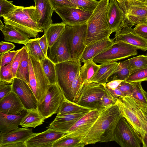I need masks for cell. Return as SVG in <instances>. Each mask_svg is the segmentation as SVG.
I'll list each match as a JSON object with an SVG mask.
<instances>
[{
	"mask_svg": "<svg viewBox=\"0 0 147 147\" xmlns=\"http://www.w3.org/2000/svg\"><path fill=\"white\" fill-rule=\"evenodd\" d=\"M0 29H1L3 28L4 25L1 20H0Z\"/></svg>",
	"mask_w": 147,
	"mask_h": 147,
	"instance_id": "obj_57",
	"label": "cell"
},
{
	"mask_svg": "<svg viewBox=\"0 0 147 147\" xmlns=\"http://www.w3.org/2000/svg\"><path fill=\"white\" fill-rule=\"evenodd\" d=\"M35 8L33 5L28 7L18 6L14 11L3 17L4 23L23 32L29 38L38 37V33L43 30L31 18Z\"/></svg>",
	"mask_w": 147,
	"mask_h": 147,
	"instance_id": "obj_3",
	"label": "cell"
},
{
	"mask_svg": "<svg viewBox=\"0 0 147 147\" xmlns=\"http://www.w3.org/2000/svg\"><path fill=\"white\" fill-rule=\"evenodd\" d=\"M84 84L79 74L73 80L71 84L70 91V101L76 103L77 101Z\"/></svg>",
	"mask_w": 147,
	"mask_h": 147,
	"instance_id": "obj_36",
	"label": "cell"
},
{
	"mask_svg": "<svg viewBox=\"0 0 147 147\" xmlns=\"http://www.w3.org/2000/svg\"><path fill=\"white\" fill-rule=\"evenodd\" d=\"M91 110L90 109L71 101L65 97L59 109L57 115L61 116L67 114L81 112H89Z\"/></svg>",
	"mask_w": 147,
	"mask_h": 147,
	"instance_id": "obj_29",
	"label": "cell"
},
{
	"mask_svg": "<svg viewBox=\"0 0 147 147\" xmlns=\"http://www.w3.org/2000/svg\"><path fill=\"white\" fill-rule=\"evenodd\" d=\"M133 29L137 34L144 37L147 38V24L141 23L137 24Z\"/></svg>",
	"mask_w": 147,
	"mask_h": 147,
	"instance_id": "obj_50",
	"label": "cell"
},
{
	"mask_svg": "<svg viewBox=\"0 0 147 147\" xmlns=\"http://www.w3.org/2000/svg\"><path fill=\"white\" fill-rule=\"evenodd\" d=\"M119 62L100 64V67L92 82L105 84L118 67Z\"/></svg>",
	"mask_w": 147,
	"mask_h": 147,
	"instance_id": "obj_28",
	"label": "cell"
},
{
	"mask_svg": "<svg viewBox=\"0 0 147 147\" xmlns=\"http://www.w3.org/2000/svg\"><path fill=\"white\" fill-rule=\"evenodd\" d=\"M114 141L121 147H140L141 138L122 115L113 133Z\"/></svg>",
	"mask_w": 147,
	"mask_h": 147,
	"instance_id": "obj_8",
	"label": "cell"
},
{
	"mask_svg": "<svg viewBox=\"0 0 147 147\" xmlns=\"http://www.w3.org/2000/svg\"><path fill=\"white\" fill-rule=\"evenodd\" d=\"M12 85V91L18 96L25 109L28 110L37 109L38 102L27 83L15 78Z\"/></svg>",
	"mask_w": 147,
	"mask_h": 147,
	"instance_id": "obj_16",
	"label": "cell"
},
{
	"mask_svg": "<svg viewBox=\"0 0 147 147\" xmlns=\"http://www.w3.org/2000/svg\"><path fill=\"white\" fill-rule=\"evenodd\" d=\"M39 42L40 46L45 55L47 57V51L49 48L47 38L45 34L39 38Z\"/></svg>",
	"mask_w": 147,
	"mask_h": 147,
	"instance_id": "obj_52",
	"label": "cell"
},
{
	"mask_svg": "<svg viewBox=\"0 0 147 147\" xmlns=\"http://www.w3.org/2000/svg\"><path fill=\"white\" fill-rule=\"evenodd\" d=\"M54 11L66 24L74 25L87 22L93 11L69 7L58 8Z\"/></svg>",
	"mask_w": 147,
	"mask_h": 147,
	"instance_id": "obj_20",
	"label": "cell"
},
{
	"mask_svg": "<svg viewBox=\"0 0 147 147\" xmlns=\"http://www.w3.org/2000/svg\"><path fill=\"white\" fill-rule=\"evenodd\" d=\"M39 38L29 39L25 46L28 53L36 59L41 61L47 57L43 52L39 45Z\"/></svg>",
	"mask_w": 147,
	"mask_h": 147,
	"instance_id": "obj_35",
	"label": "cell"
},
{
	"mask_svg": "<svg viewBox=\"0 0 147 147\" xmlns=\"http://www.w3.org/2000/svg\"><path fill=\"white\" fill-rule=\"evenodd\" d=\"M123 81L119 80H113L105 84L106 85L112 89H115L117 88Z\"/></svg>",
	"mask_w": 147,
	"mask_h": 147,
	"instance_id": "obj_54",
	"label": "cell"
},
{
	"mask_svg": "<svg viewBox=\"0 0 147 147\" xmlns=\"http://www.w3.org/2000/svg\"><path fill=\"white\" fill-rule=\"evenodd\" d=\"M141 142L142 147H147V132L146 131L144 137L141 140Z\"/></svg>",
	"mask_w": 147,
	"mask_h": 147,
	"instance_id": "obj_55",
	"label": "cell"
},
{
	"mask_svg": "<svg viewBox=\"0 0 147 147\" xmlns=\"http://www.w3.org/2000/svg\"><path fill=\"white\" fill-rule=\"evenodd\" d=\"M147 81V68L131 73L125 81L130 83L141 82Z\"/></svg>",
	"mask_w": 147,
	"mask_h": 147,
	"instance_id": "obj_41",
	"label": "cell"
},
{
	"mask_svg": "<svg viewBox=\"0 0 147 147\" xmlns=\"http://www.w3.org/2000/svg\"><path fill=\"white\" fill-rule=\"evenodd\" d=\"M12 83L0 80V100L12 91Z\"/></svg>",
	"mask_w": 147,
	"mask_h": 147,
	"instance_id": "obj_48",
	"label": "cell"
},
{
	"mask_svg": "<svg viewBox=\"0 0 147 147\" xmlns=\"http://www.w3.org/2000/svg\"><path fill=\"white\" fill-rule=\"evenodd\" d=\"M45 119L37 109H32L28 110V113L22 119L20 125L23 127L35 128L42 124Z\"/></svg>",
	"mask_w": 147,
	"mask_h": 147,
	"instance_id": "obj_30",
	"label": "cell"
},
{
	"mask_svg": "<svg viewBox=\"0 0 147 147\" xmlns=\"http://www.w3.org/2000/svg\"><path fill=\"white\" fill-rule=\"evenodd\" d=\"M116 0L117 1H118V2H120V3H121V2H123V1H125L126 0Z\"/></svg>",
	"mask_w": 147,
	"mask_h": 147,
	"instance_id": "obj_59",
	"label": "cell"
},
{
	"mask_svg": "<svg viewBox=\"0 0 147 147\" xmlns=\"http://www.w3.org/2000/svg\"><path fill=\"white\" fill-rule=\"evenodd\" d=\"M12 61L0 67V80L13 83L14 79L11 72Z\"/></svg>",
	"mask_w": 147,
	"mask_h": 147,
	"instance_id": "obj_43",
	"label": "cell"
},
{
	"mask_svg": "<svg viewBox=\"0 0 147 147\" xmlns=\"http://www.w3.org/2000/svg\"><path fill=\"white\" fill-rule=\"evenodd\" d=\"M15 47L12 43L1 41L0 42V56L14 49Z\"/></svg>",
	"mask_w": 147,
	"mask_h": 147,
	"instance_id": "obj_51",
	"label": "cell"
},
{
	"mask_svg": "<svg viewBox=\"0 0 147 147\" xmlns=\"http://www.w3.org/2000/svg\"><path fill=\"white\" fill-rule=\"evenodd\" d=\"M120 3L126 12L127 25L132 27L145 23L147 15V3L136 0H126Z\"/></svg>",
	"mask_w": 147,
	"mask_h": 147,
	"instance_id": "obj_11",
	"label": "cell"
},
{
	"mask_svg": "<svg viewBox=\"0 0 147 147\" xmlns=\"http://www.w3.org/2000/svg\"><path fill=\"white\" fill-rule=\"evenodd\" d=\"M66 24L63 22L51 24L44 32L49 47H51L57 40L65 30Z\"/></svg>",
	"mask_w": 147,
	"mask_h": 147,
	"instance_id": "obj_31",
	"label": "cell"
},
{
	"mask_svg": "<svg viewBox=\"0 0 147 147\" xmlns=\"http://www.w3.org/2000/svg\"><path fill=\"white\" fill-rule=\"evenodd\" d=\"M65 133L50 128L34 133L26 142V147H53L54 142Z\"/></svg>",
	"mask_w": 147,
	"mask_h": 147,
	"instance_id": "obj_21",
	"label": "cell"
},
{
	"mask_svg": "<svg viewBox=\"0 0 147 147\" xmlns=\"http://www.w3.org/2000/svg\"><path fill=\"white\" fill-rule=\"evenodd\" d=\"M78 8L90 11H93L97 6L99 1L96 0H69Z\"/></svg>",
	"mask_w": 147,
	"mask_h": 147,
	"instance_id": "obj_40",
	"label": "cell"
},
{
	"mask_svg": "<svg viewBox=\"0 0 147 147\" xmlns=\"http://www.w3.org/2000/svg\"><path fill=\"white\" fill-rule=\"evenodd\" d=\"M115 43L110 48L94 57L93 60L96 63L104 64L116 62L138 54L137 49L131 46L121 42Z\"/></svg>",
	"mask_w": 147,
	"mask_h": 147,
	"instance_id": "obj_10",
	"label": "cell"
},
{
	"mask_svg": "<svg viewBox=\"0 0 147 147\" xmlns=\"http://www.w3.org/2000/svg\"><path fill=\"white\" fill-rule=\"evenodd\" d=\"M28 112L26 109L15 114H6L0 112V133L5 134L19 128L22 119Z\"/></svg>",
	"mask_w": 147,
	"mask_h": 147,
	"instance_id": "obj_24",
	"label": "cell"
},
{
	"mask_svg": "<svg viewBox=\"0 0 147 147\" xmlns=\"http://www.w3.org/2000/svg\"><path fill=\"white\" fill-rule=\"evenodd\" d=\"M103 84L104 86L106 94L111 98L117 100L118 98L119 97L125 96V94L118 88L113 90L108 87L105 84Z\"/></svg>",
	"mask_w": 147,
	"mask_h": 147,
	"instance_id": "obj_49",
	"label": "cell"
},
{
	"mask_svg": "<svg viewBox=\"0 0 147 147\" xmlns=\"http://www.w3.org/2000/svg\"><path fill=\"white\" fill-rule=\"evenodd\" d=\"M116 103L121 115L131 125L142 140L146 132L145 118L142 109L143 105L132 97L127 96L119 97Z\"/></svg>",
	"mask_w": 147,
	"mask_h": 147,
	"instance_id": "obj_4",
	"label": "cell"
},
{
	"mask_svg": "<svg viewBox=\"0 0 147 147\" xmlns=\"http://www.w3.org/2000/svg\"><path fill=\"white\" fill-rule=\"evenodd\" d=\"M117 100L109 97L106 93L102 98V106L103 108H104L109 106L114 105L116 103Z\"/></svg>",
	"mask_w": 147,
	"mask_h": 147,
	"instance_id": "obj_53",
	"label": "cell"
},
{
	"mask_svg": "<svg viewBox=\"0 0 147 147\" xmlns=\"http://www.w3.org/2000/svg\"><path fill=\"white\" fill-rule=\"evenodd\" d=\"M29 57L28 51L24 46L21 63L17 70L16 77L23 80L28 85L29 80Z\"/></svg>",
	"mask_w": 147,
	"mask_h": 147,
	"instance_id": "obj_32",
	"label": "cell"
},
{
	"mask_svg": "<svg viewBox=\"0 0 147 147\" xmlns=\"http://www.w3.org/2000/svg\"><path fill=\"white\" fill-rule=\"evenodd\" d=\"M142 109L145 118L146 123V130L147 132V107L143 105L142 107Z\"/></svg>",
	"mask_w": 147,
	"mask_h": 147,
	"instance_id": "obj_56",
	"label": "cell"
},
{
	"mask_svg": "<svg viewBox=\"0 0 147 147\" xmlns=\"http://www.w3.org/2000/svg\"><path fill=\"white\" fill-rule=\"evenodd\" d=\"M128 59L131 73L137 70L147 68V55H139Z\"/></svg>",
	"mask_w": 147,
	"mask_h": 147,
	"instance_id": "obj_38",
	"label": "cell"
},
{
	"mask_svg": "<svg viewBox=\"0 0 147 147\" xmlns=\"http://www.w3.org/2000/svg\"><path fill=\"white\" fill-rule=\"evenodd\" d=\"M110 0H100L87 22L86 45L110 37L112 34L109 29L108 14Z\"/></svg>",
	"mask_w": 147,
	"mask_h": 147,
	"instance_id": "obj_2",
	"label": "cell"
},
{
	"mask_svg": "<svg viewBox=\"0 0 147 147\" xmlns=\"http://www.w3.org/2000/svg\"><path fill=\"white\" fill-rule=\"evenodd\" d=\"M131 73L128 59L119 62L116 70L109 78L108 82L113 80L125 81Z\"/></svg>",
	"mask_w": 147,
	"mask_h": 147,
	"instance_id": "obj_33",
	"label": "cell"
},
{
	"mask_svg": "<svg viewBox=\"0 0 147 147\" xmlns=\"http://www.w3.org/2000/svg\"><path fill=\"white\" fill-rule=\"evenodd\" d=\"M121 116L117 103L100 110L98 118L82 142L86 145L114 141V130Z\"/></svg>",
	"mask_w": 147,
	"mask_h": 147,
	"instance_id": "obj_1",
	"label": "cell"
},
{
	"mask_svg": "<svg viewBox=\"0 0 147 147\" xmlns=\"http://www.w3.org/2000/svg\"><path fill=\"white\" fill-rule=\"evenodd\" d=\"M53 9L54 10L58 8L65 7L78 8L69 0H49Z\"/></svg>",
	"mask_w": 147,
	"mask_h": 147,
	"instance_id": "obj_45",
	"label": "cell"
},
{
	"mask_svg": "<svg viewBox=\"0 0 147 147\" xmlns=\"http://www.w3.org/2000/svg\"><path fill=\"white\" fill-rule=\"evenodd\" d=\"M18 6L13 3V1L0 0V17H3L14 11Z\"/></svg>",
	"mask_w": 147,
	"mask_h": 147,
	"instance_id": "obj_42",
	"label": "cell"
},
{
	"mask_svg": "<svg viewBox=\"0 0 147 147\" xmlns=\"http://www.w3.org/2000/svg\"><path fill=\"white\" fill-rule=\"evenodd\" d=\"M88 112H81L57 115L47 128L66 133L81 117Z\"/></svg>",
	"mask_w": 147,
	"mask_h": 147,
	"instance_id": "obj_22",
	"label": "cell"
},
{
	"mask_svg": "<svg viewBox=\"0 0 147 147\" xmlns=\"http://www.w3.org/2000/svg\"><path fill=\"white\" fill-rule=\"evenodd\" d=\"M133 83L134 89L131 97L147 107V92L143 89L141 82Z\"/></svg>",
	"mask_w": 147,
	"mask_h": 147,
	"instance_id": "obj_39",
	"label": "cell"
},
{
	"mask_svg": "<svg viewBox=\"0 0 147 147\" xmlns=\"http://www.w3.org/2000/svg\"><path fill=\"white\" fill-rule=\"evenodd\" d=\"M35 9L31 18L38 26L45 32L52 23V16L54 10L49 0H33Z\"/></svg>",
	"mask_w": 147,
	"mask_h": 147,
	"instance_id": "obj_14",
	"label": "cell"
},
{
	"mask_svg": "<svg viewBox=\"0 0 147 147\" xmlns=\"http://www.w3.org/2000/svg\"><path fill=\"white\" fill-rule=\"evenodd\" d=\"M64 97L57 84L49 85L43 102L38 103L37 109L45 119L51 117L57 113Z\"/></svg>",
	"mask_w": 147,
	"mask_h": 147,
	"instance_id": "obj_9",
	"label": "cell"
},
{
	"mask_svg": "<svg viewBox=\"0 0 147 147\" xmlns=\"http://www.w3.org/2000/svg\"><path fill=\"white\" fill-rule=\"evenodd\" d=\"M24 109L19 98L12 91L0 100V112L4 113L16 114Z\"/></svg>",
	"mask_w": 147,
	"mask_h": 147,
	"instance_id": "obj_25",
	"label": "cell"
},
{
	"mask_svg": "<svg viewBox=\"0 0 147 147\" xmlns=\"http://www.w3.org/2000/svg\"><path fill=\"white\" fill-rule=\"evenodd\" d=\"M115 42H121L130 45L137 50L147 51V38L136 33L131 27L125 25L115 32Z\"/></svg>",
	"mask_w": 147,
	"mask_h": 147,
	"instance_id": "obj_15",
	"label": "cell"
},
{
	"mask_svg": "<svg viewBox=\"0 0 147 147\" xmlns=\"http://www.w3.org/2000/svg\"><path fill=\"white\" fill-rule=\"evenodd\" d=\"M34 134L32 128L23 127L0 133V147H26V142Z\"/></svg>",
	"mask_w": 147,
	"mask_h": 147,
	"instance_id": "obj_13",
	"label": "cell"
},
{
	"mask_svg": "<svg viewBox=\"0 0 147 147\" xmlns=\"http://www.w3.org/2000/svg\"><path fill=\"white\" fill-rule=\"evenodd\" d=\"M114 38L110 37L102 39L86 45L81 57L80 61L90 60L110 48L115 43Z\"/></svg>",
	"mask_w": 147,
	"mask_h": 147,
	"instance_id": "obj_23",
	"label": "cell"
},
{
	"mask_svg": "<svg viewBox=\"0 0 147 147\" xmlns=\"http://www.w3.org/2000/svg\"><path fill=\"white\" fill-rule=\"evenodd\" d=\"M99 110H92L80 119L63 136L80 140L86 136L99 115Z\"/></svg>",
	"mask_w": 147,
	"mask_h": 147,
	"instance_id": "obj_12",
	"label": "cell"
},
{
	"mask_svg": "<svg viewBox=\"0 0 147 147\" xmlns=\"http://www.w3.org/2000/svg\"><path fill=\"white\" fill-rule=\"evenodd\" d=\"M72 25L73 36L71 41V60H80L86 46L87 23Z\"/></svg>",
	"mask_w": 147,
	"mask_h": 147,
	"instance_id": "obj_18",
	"label": "cell"
},
{
	"mask_svg": "<svg viewBox=\"0 0 147 147\" xmlns=\"http://www.w3.org/2000/svg\"><path fill=\"white\" fill-rule=\"evenodd\" d=\"M28 53L35 76L36 88L34 94L38 103L41 104L45 98L50 84L43 71L41 61Z\"/></svg>",
	"mask_w": 147,
	"mask_h": 147,
	"instance_id": "obj_17",
	"label": "cell"
},
{
	"mask_svg": "<svg viewBox=\"0 0 147 147\" xmlns=\"http://www.w3.org/2000/svg\"><path fill=\"white\" fill-rule=\"evenodd\" d=\"M145 23L147 24V15L146 17V20H145Z\"/></svg>",
	"mask_w": 147,
	"mask_h": 147,
	"instance_id": "obj_60",
	"label": "cell"
},
{
	"mask_svg": "<svg viewBox=\"0 0 147 147\" xmlns=\"http://www.w3.org/2000/svg\"><path fill=\"white\" fill-rule=\"evenodd\" d=\"M125 96H131L133 92V83L123 81L117 88Z\"/></svg>",
	"mask_w": 147,
	"mask_h": 147,
	"instance_id": "obj_46",
	"label": "cell"
},
{
	"mask_svg": "<svg viewBox=\"0 0 147 147\" xmlns=\"http://www.w3.org/2000/svg\"><path fill=\"white\" fill-rule=\"evenodd\" d=\"M40 61L43 71L50 85L57 84L55 64L48 57Z\"/></svg>",
	"mask_w": 147,
	"mask_h": 147,
	"instance_id": "obj_34",
	"label": "cell"
},
{
	"mask_svg": "<svg viewBox=\"0 0 147 147\" xmlns=\"http://www.w3.org/2000/svg\"><path fill=\"white\" fill-rule=\"evenodd\" d=\"M80 67L79 75L84 84L90 83L96 76L100 67L92 59L86 61Z\"/></svg>",
	"mask_w": 147,
	"mask_h": 147,
	"instance_id": "obj_27",
	"label": "cell"
},
{
	"mask_svg": "<svg viewBox=\"0 0 147 147\" xmlns=\"http://www.w3.org/2000/svg\"><path fill=\"white\" fill-rule=\"evenodd\" d=\"M72 25L66 24L63 32L57 40L48 50L47 57L55 64L71 60V58Z\"/></svg>",
	"mask_w": 147,
	"mask_h": 147,
	"instance_id": "obj_6",
	"label": "cell"
},
{
	"mask_svg": "<svg viewBox=\"0 0 147 147\" xmlns=\"http://www.w3.org/2000/svg\"><path fill=\"white\" fill-rule=\"evenodd\" d=\"M81 66L80 60H70L55 65L57 84L65 97L69 100L72 82L79 74Z\"/></svg>",
	"mask_w": 147,
	"mask_h": 147,
	"instance_id": "obj_5",
	"label": "cell"
},
{
	"mask_svg": "<svg viewBox=\"0 0 147 147\" xmlns=\"http://www.w3.org/2000/svg\"><path fill=\"white\" fill-rule=\"evenodd\" d=\"M0 30L6 41L25 45L29 40L26 34L11 25L5 24Z\"/></svg>",
	"mask_w": 147,
	"mask_h": 147,
	"instance_id": "obj_26",
	"label": "cell"
},
{
	"mask_svg": "<svg viewBox=\"0 0 147 147\" xmlns=\"http://www.w3.org/2000/svg\"><path fill=\"white\" fill-rule=\"evenodd\" d=\"M142 2L147 3V0H136Z\"/></svg>",
	"mask_w": 147,
	"mask_h": 147,
	"instance_id": "obj_58",
	"label": "cell"
},
{
	"mask_svg": "<svg viewBox=\"0 0 147 147\" xmlns=\"http://www.w3.org/2000/svg\"><path fill=\"white\" fill-rule=\"evenodd\" d=\"M106 93L103 84L95 82L85 84L76 103L92 110H100L104 108L101 101Z\"/></svg>",
	"mask_w": 147,
	"mask_h": 147,
	"instance_id": "obj_7",
	"label": "cell"
},
{
	"mask_svg": "<svg viewBox=\"0 0 147 147\" xmlns=\"http://www.w3.org/2000/svg\"><path fill=\"white\" fill-rule=\"evenodd\" d=\"M85 146L80 140L63 136L54 142L53 147H84Z\"/></svg>",
	"mask_w": 147,
	"mask_h": 147,
	"instance_id": "obj_37",
	"label": "cell"
},
{
	"mask_svg": "<svg viewBox=\"0 0 147 147\" xmlns=\"http://www.w3.org/2000/svg\"><path fill=\"white\" fill-rule=\"evenodd\" d=\"M24 46L16 54L13 59L11 65V72L13 78L16 77V74L20 65Z\"/></svg>",
	"mask_w": 147,
	"mask_h": 147,
	"instance_id": "obj_44",
	"label": "cell"
},
{
	"mask_svg": "<svg viewBox=\"0 0 147 147\" xmlns=\"http://www.w3.org/2000/svg\"><path fill=\"white\" fill-rule=\"evenodd\" d=\"M19 50L20 49L9 51L0 56V67L11 62Z\"/></svg>",
	"mask_w": 147,
	"mask_h": 147,
	"instance_id": "obj_47",
	"label": "cell"
},
{
	"mask_svg": "<svg viewBox=\"0 0 147 147\" xmlns=\"http://www.w3.org/2000/svg\"><path fill=\"white\" fill-rule=\"evenodd\" d=\"M108 14L109 29L112 33L126 25L127 19L125 10L122 4L116 0H110Z\"/></svg>",
	"mask_w": 147,
	"mask_h": 147,
	"instance_id": "obj_19",
	"label": "cell"
}]
</instances>
